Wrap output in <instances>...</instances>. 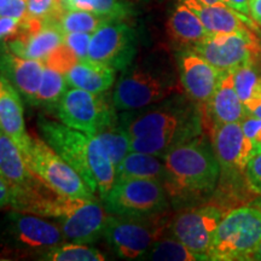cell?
<instances>
[{"label": "cell", "mask_w": 261, "mask_h": 261, "mask_svg": "<svg viewBox=\"0 0 261 261\" xmlns=\"http://www.w3.org/2000/svg\"><path fill=\"white\" fill-rule=\"evenodd\" d=\"M120 123L129 136L130 151L160 158L178 144L201 136L204 127L201 108L179 97L159 106L126 112Z\"/></svg>", "instance_id": "cell-1"}, {"label": "cell", "mask_w": 261, "mask_h": 261, "mask_svg": "<svg viewBox=\"0 0 261 261\" xmlns=\"http://www.w3.org/2000/svg\"><path fill=\"white\" fill-rule=\"evenodd\" d=\"M169 198L175 203L203 200L215 191L220 179V165L213 144L203 135L178 144L163 155Z\"/></svg>", "instance_id": "cell-2"}, {"label": "cell", "mask_w": 261, "mask_h": 261, "mask_svg": "<svg viewBox=\"0 0 261 261\" xmlns=\"http://www.w3.org/2000/svg\"><path fill=\"white\" fill-rule=\"evenodd\" d=\"M38 126L42 139L77 172L90 190L106 197L115 184V166L99 138L44 116L39 117Z\"/></svg>", "instance_id": "cell-3"}, {"label": "cell", "mask_w": 261, "mask_h": 261, "mask_svg": "<svg viewBox=\"0 0 261 261\" xmlns=\"http://www.w3.org/2000/svg\"><path fill=\"white\" fill-rule=\"evenodd\" d=\"M24 213L56 218L64 240L74 243H92L104 234L109 215L96 200L74 198L52 190L40 192L24 205Z\"/></svg>", "instance_id": "cell-4"}, {"label": "cell", "mask_w": 261, "mask_h": 261, "mask_svg": "<svg viewBox=\"0 0 261 261\" xmlns=\"http://www.w3.org/2000/svg\"><path fill=\"white\" fill-rule=\"evenodd\" d=\"M261 241V211L241 205L226 212L218 225L208 249V260H249Z\"/></svg>", "instance_id": "cell-5"}, {"label": "cell", "mask_w": 261, "mask_h": 261, "mask_svg": "<svg viewBox=\"0 0 261 261\" xmlns=\"http://www.w3.org/2000/svg\"><path fill=\"white\" fill-rule=\"evenodd\" d=\"M165 212L149 215H119L108 217L104 236L123 259H137L162 237L169 225Z\"/></svg>", "instance_id": "cell-6"}, {"label": "cell", "mask_w": 261, "mask_h": 261, "mask_svg": "<svg viewBox=\"0 0 261 261\" xmlns=\"http://www.w3.org/2000/svg\"><path fill=\"white\" fill-rule=\"evenodd\" d=\"M181 89L168 75L135 67L123 71L114 90L113 104L116 110L132 112L163 102Z\"/></svg>", "instance_id": "cell-7"}, {"label": "cell", "mask_w": 261, "mask_h": 261, "mask_svg": "<svg viewBox=\"0 0 261 261\" xmlns=\"http://www.w3.org/2000/svg\"><path fill=\"white\" fill-rule=\"evenodd\" d=\"M23 158L29 169L55 191L68 197L94 200L96 195L84 179L44 139L32 137Z\"/></svg>", "instance_id": "cell-8"}, {"label": "cell", "mask_w": 261, "mask_h": 261, "mask_svg": "<svg viewBox=\"0 0 261 261\" xmlns=\"http://www.w3.org/2000/svg\"><path fill=\"white\" fill-rule=\"evenodd\" d=\"M104 93L70 87L55 108L57 119L70 128L96 136L98 130L116 119L113 99L109 102Z\"/></svg>", "instance_id": "cell-9"}, {"label": "cell", "mask_w": 261, "mask_h": 261, "mask_svg": "<svg viewBox=\"0 0 261 261\" xmlns=\"http://www.w3.org/2000/svg\"><path fill=\"white\" fill-rule=\"evenodd\" d=\"M103 201L108 213L119 215L156 214L165 212L168 207L165 185L154 179L115 181Z\"/></svg>", "instance_id": "cell-10"}, {"label": "cell", "mask_w": 261, "mask_h": 261, "mask_svg": "<svg viewBox=\"0 0 261 261\" xmlns=\"http://www.w3.org/2000/svg\"><path fill=\"white\" fill-rule=\"evenodd\" d=\"M192 50L221 71H233L254 65L261 47L250 29L243 32L208 34Z\"/></svg>", "instance_id": "cell-11"}, {"label": "cell", "mask_w": 261, "mask_h": 261, "mask_svg": "<svg viewBox=\"0 0 261 261\" xmlns=\"http://www.w3.org/2000/svg\"><path fill=\"white\" fill-rule=\"evenodd\" d=\"M225 210L218 204L207 203L187 208L175 214L169 221L172 236L184 243L202 260H208V249Z\"/></svg>", "instance_id": "cell-12"}, {"label": "cell", "mask_w": 261, "mask_h": 261, "mask_svg": "<svg viewBox=\"0 0 261 261\" xmlns=\"http://www.w3.org/2000/svg\"><path fill=\"white\" fill-rule=\"evenodd\" d=\"M136 55V33L121 19H110L91 35L89 60L125 70Z\"/></svg>", "instance_id": "cell-13"}, {"label": "cell", "mask_w": 261, "mask_h": 261, "mask_svg": "<svg viewBox=\"0 0 261 261\" xmlns=\"http://www.w3.org/2000/svg\"><path fill=\"white\" fill-rule=\"evenodd\" d=\"M211 136L223 178L240 172L244 174L249 160L259 154L252 140L243 132L241 122L214 126Z\"/></svg>", "instance_id": "cell-14"}, {"label": "cell", "mask_w": 261, "mask_h": 261, "mask_svg": "<svg viewBox=\"0 0 261 261\" xmlns=\"http://www.w3.org/2000/svg\"><path fill=\"white\" fill-rule=\"evenodd\" d=\"M178 69L182 90L201 109L210 102L225 73L212 65L192 48H185L179 52Z\"/></svg>", "instance_id": "cell-15"}, {"label": "cell", "mask_w": 261, "mask_h": 261, "mask_svg": "<svg viewBox=\"0 0 261 261\" xmlns=\"http://www.w3.org/2000/svg\"><path fill=\"white\" fill-rule=\"evenodd\" d=\"M10 232L16 243L24 249L42 252L63 242L64 236L56 225L41 219L40 215L17 212L9 215ZM45 252V253H46Z\"/></svg>", "instance_id": "cell-16"}, {"label": "cell", "mask_w": 261, "mask_h": 261, "mask_svg": "<svg viewBox=\"0 0 261 261\" xmlns=\"http://www.w3.org/2000/svg\"><path fill=\"white\" fill-rule=\"evenodd\" d=\"M201 110L203 126L210 123L208 127H211V129L224 123L241 122L248 116L246 107L234 87L233 71H225L210 102Z\"/></svg>", "instance_id": "cell-17"}, {"label": "cell", "mask_w": 261, "mask_h": 261, "mask_svg": "<svg viewBox=\"0 0 261 261\" xmlns=\"http://www.w3.org/2000/svg\"><path fill=\"white\" fill-rule=\"evenodd\" d=\"M44 68L42 61L19 57L8 48L0 54V75L31 104L38 94Z\"/></svg>", "instance_id": "cell-18"}, {"label": "cell", "mask_w": 261, "mask_h": 261, "mask_svg": "<svg viewBox=\"0 0 261 261\" xmlns=\"http://www.w3.org/2000/svg\"><path fill=\"white\" fill-rule=\"evenodd\" d=\"M0 129L9 136L22 151L28 150L32 137L24 126L23 103L18 91L0 75Z\"/></svg>", "instance_id": "cell-19"}, {"label": "cell", "mask_w": 261, "mask_h": 261, "mask_svg": "<svg viewBox=\"0 0 261 261\" xmlns=\"http://www.w3.org/2000/svg\"><path fill=\"white\" fill-rule=\"evenodd\" d=\"M64 34L54 19H46L38 31L18 34L6 42V48L19 57L45 60L52 51L63 44Z\"/></svg>", "instance_id": "cell-20"}, {"label": "cell", "mask_w": 261, "mask_h": 261, "mask_svg": "<svg viewBox=\"0 0 261 261\" xmlns=\"http://www.w3.org/2000/svg\"><path fill=\"white\" fill-rule=\"evenodd\" d=\"M197 15L210 34L248 31L250 18L238 14L227 5H210L201 0H179Z\"/></svg>", "instance_id": "cell-21"}, {"label": "cell", "mask_w": 261, "mask_h": 261, "mask_svg": "<svg viewBox=\"0 0 261 261\" xmlns=\"http://www.w3.org/2000/svg\"><path fill=\"white\" fill-rule=\"evenodd\" d=\"M0 177L11 185L14 191L32 187L40 179L29 169L16 143L3 130L0 132Z\"/></svg>", "instance_id": "cell-22"}, {"label": "cell", "mask_w": 261, "mask_h": 261, "mask_svg": "<svg viewBox=\"0 0 261 261\" xmlns=\"http://www.w3.org/2000/svg\"><path fill=\"white\" fill-rule=\"evenodd\" d=\"M116 70L87 58L79 60L65 74L68 86L92 93L107 92L115 81Z\"/></svg>", "instance_id": "cell-23"}, {"label": "cell", "mask_w": 261, "mask_h": 261, "mask_svg": "<svg viewBox=\"0 0 261 261\" xmlns=\"http://www.w3.org/2000/svg\"><path fill=\"white\" fill-rule=\"evenodd\" d=\"M167 27L172 40L185 48L196 46L210 34L197 15L181 2L169 16Z\"/></svg>", "instance_id": "cell-24"}, {"label": "cell", "mask_w": 261, "mask_h": 261, "mask_svg": "<svg viewBox=\"0 0 261 261\" xmlns=\"http://www.w3.org/2000/svg\"><path fill=\"white\" fill-rule=\"evenodd\" d=\"M166 167L160 156L129 151L115 168V181L126 179H154L163 184Z\"/></svg>", "instance_id": "cell-25"}, {"label": "cell", "mask_w": 261, "mask_h": 261, "mask_svg": "<svg viewBox=\"0 0 261 261\" xmlns=\"http://www.w3.org/2000/svg\"><path fill=\"white\" fill-rule=\"evenodd\" d=\"M96 136L102 142V144L107 150L108 156L112 160L116 168L119 163L130 151L129 136L127 135L125 128L117 119L114 120L109 125L104 126L102 129L98 130Z\"/></svg>", "instance_id": "cell-26"}, {"label": "cell", "mask_w": 261, "mask_h": 261, "mask_svg": "<svg viewBox=\"0 0 261 261\" xmlns=\"http://www.w3.org/2000/svg\"><path fill=\"white\" fill-rule=\"evenodd\" d=\"M67 86L68 83L63 73H60L58 70L45 65L40 87H39L38 94L33 104L55 110L62 96L68 90Z\"/></svg>", "instance_id": "cell-27"}, {"label": "cell", "mask_w": 261, "mask_h": 261, "mask_svg": "<svg viewBox=\"0 0 261 261\" xmlns=\"http://www.w3.org/2000/svg\"><path fill=\"white\" fill-rule=\"evenodd\" d=\"M145 260L154 261H197L202 260L197 254L191 252L189 248L178 241L177 238H163L152 244L148 252L142 256Z\"/></svg>", "instance_id": "cell-28"}, {"label": "cell", "mask_w": 261, "mask_h": 261, "mask_svg": "<svg viewBox=\"0 0 261 261\" xmlns=\"http://www.w3.org/2000/svg\"><path fill=\"white\" fill-rule=\"evenodd\" d=\"M110 21L109 18L96 15L93 12L84 11V10H63L56 19L58 27L65 33H94L103 23Z\"/></svg>", "instance_id": "cell-29"}, {"label": "cell", "mask_w": 261, "mask_h": 261, "mask_svg": "<svg viewBox=\"0 0 261 261\" xmlns=\"http://www.w3.org/2000/svg\"><path fill=\"white\" fill-rule=\"evenodd\" d=\"M233 83L246 109H249L261 99V75L257 74L253 65L233 70Z\"/></svg>", "instance_id": "cell-30"}, {"label": "cell", "mask_w": 261, "mask_h": 261, "mask_svg": "<svg viewBox=\"0 0 261 261\" xmlns=\"http://www.w3.org/2000/svg\"><path fill=\"white\" fill-rule=\"evenodd\" d=\"M44 260L50 261H103L106 256L96 248L86 243H67L48 249L44 253Z\"/></svg>", "instance_id": "cell-31"}, {"label": "cell", "mask_w": 261, "mask_h": 261, "mask_svg": "<svg viewBox=\"0 0 261 261\" xmlns=\"http://www.w3.org/2000/svg\"><path fill=\"white\" fill-rule=\"evenodd\" d=\"M65 10H84L109 19H122L128 11L120 0H62Z\"/></svg>", "instance_id": "cell-32"}, {"label": "cell", "mask_w": 261, "mask_h": 261, "mask_svg": "<svg viewBox=\"0 0 261 261\" xmlns=\"http://www.w3.org/2000/svg\"><path fill=\"white\" fill-rule=\"evenodd\" d=\"M63 10L62 0H27V15L31 17L56 21Z\"/></svg>", "instance_id": "cell-33"}, {"label": "cell", "mask_w": 261, "mask_h": 261, "mask_svg": "<svg viewBox=\"0 0 261 261\" xmlns=\"http://www.w3.org/2000/svg\"><path fill=\"white\" fill-rule=\"evenodd\" d=\"M79 61L76 55L70 50L69 46L67 45L61 44L56 50L52 51L48 56L42 60L44 64L46 67H50L52 69H56L60 73H63L64 75L70 70V68Z\"/></svg>", "instance_id": "cell-34"}, {"label": "cell", "mask_w": 261, "mask_h": 261, "mask_svg": "<svg viewBox=\"0 0 261 261\" xmlns=\"http://www.w3.org/2000/svg\"><path fill=\"white\" fill-rule=\"evenodd\" d=\"M91 33H65L63 42L70 50L76 55L79 60H87L89 58V46L91 41Z\"/></svg>", "instance_id": "cell-35"}, {"label": "cell", "mask_w": 261, "mask_h": 261, "mask_svg": "<svg viewBox=\"0 0 261 261\" xmlns=\"http://www.w3.org/2000/svg\"><path fill=\"white\" fill-rule=\"evenodd\" d=\"M244 179L250 192L261 196V151L249 160L244 169Z\"/></svg>", "instance_id": "cell-36"}, {"label": "cell", "mask_w": 261, "mask_h": 261, "mask_svg": "<svg viewBox=\"0 0 261 261\" xmlns=\"http://www.w3.org/2000/svg\"><path fill=\"white\" fill-rule=\"evenodd\" d=\"M243 132L255 145L257 152L261 151V119L259 117L247 116L241 121Z\"/></svg>", "instance_id": "cell-37"}, {"label": "cell", "mask_w": 261, "mask_h": 261, "mask_svg": "<svg viewBox=\"0 0 261 261\" xmlns=\"http://www.w3.org/2000/svg\"><path fill=\"white\" fill-rule=\"evenodd\" d=\"M27 15V0H0V16L23 18Z\"/></svg>", "instance_id": "cell-38"}, {"label": "cell", "mask_w": 261, "mask_h": 261, "mask_svg": "<svg viewBox=\"0 0 261 261\" xmlns=\"http://www.w3.org/2000/svg\"><path fill=\"white\" fill-rule=\"evenodd\" d=\"M22 18L8 17V16H0V41H8L15 38L19 31Z\"/></svg>", "instance_id": "cell-39"}, {"label": "cell", "mask_w": 261, "mask_h": 261, "mask_svg": "<svg viewBox=\"0 0 261 261\" xmlns=\"http://www.w3.org/2000/svg\"><path fill=\"white\" fill-rule=\"evenodd\" d=\"M15 198V191L5 179L0 177V207H12Z\"/></svg>", "instance_id": "cell-40"}, {"label": "cell", "mask_w": 261, "mask_h": 261, "mask_svg": "<svg viewBox=\"0 0 261 261\" xmlns=\"http://www.w3.org/2000/svg\"><path fill=\"white\" fill-rule=\"evenodd\" d=\"M224 3L228 6V8L233 9L234 11H237L238 14L250 18L249 0H224Z\"/></svg>", "instance_id": "cell-41"}, {"label": "cell", "mask_w": 261, "mask_h": 261, "mask_svg": "<svg viewBox=\"0 0 261 261\" xmlns=\"http://www.w3.org/2000/svg\"><path fill=\"white\" fill-rule=\"evenodd\" d=\"M250 18L261 27V0H249Z\"/></svg>", "instance_id": "cell-42"}, {"label": "cell", "mask_w": 261, "mask_h": 261, "mask_svg": "<svg viewBox=\"0 0 261 261\" xmlns=\"http://www.w3.org/2000/svg\"><path fill=\"white\" fill-rule=\"evenodd\" d=\"M248 116H253V117H259L261 119V99L259 102H256L253 107H250L249 109H247Z\"/></svg>", "instance_id": "cell-43"}, {"label": "cell", "mask_w": 261, "mask_h": 261, "mask_svg": "<svg viewBox=\"0 0 261 261\" xmlns=\"http://www.w3.org/2000/svg\"><path fill=\"white\" fill-rule=\"evenodd\" d=\"M249 260L252 261H261V241L260 243L257 244V247L255 248V250L252 253V255L249 256Z\"/></svg>", "instance_id": "cell-44"}, {"label": "cell", "mask_w": 261, "mask_h": 261, "mask_svg": "<svg viewBox=\"0 0 261 261\" xmlns=\"http://www.w3.org/2000/svg\"><path fill=\"white\" fill-rule=\"evenodd\" d=\"M201 2L210 5H226L224 3V0H201Z\"/></svg>", "instance_id": "cell-45"}, {"label": "cell", "mask_w": 261, "mask_h": 261, "mask_svg": "<svg viewBox=\"0 0 261 261\" xmlns=\"http://www.w3.org/2000/svg\"><path fill=\"white\" fill-rule=\"evenodd\" d=\"M253 205H255L256 208H259V210L261 211V197L257 198L256 201H254V202H253Z\"/></svg>", "instance_id": "cell-46"}, {"label": "cell", "mask_w": 261, "mask_h": 261, "mask_svg": "<svg viewBox=\"0 0 261 261\" xmlns=\"http://www.w3.org/2000/svg\"><path fill=\"white\" fill-rule=\"evenodd\" d=\"M0 132H2V129H0Z\"/></svg>", "instance_id": "cell-47"}]
</instances>
